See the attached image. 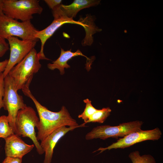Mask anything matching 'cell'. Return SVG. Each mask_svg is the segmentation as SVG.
<instances>
[{
  "mask_svg": "<svg viewBox=\"0 0 163 163\" xmlns=\"http://www.w3.org/2000/svg\"><path fill=\"white\" fill-rule=\"evenodd\" d=\"M22 90L24 94L33 102L38 114L39 121L36 127L38 130L37 138L38 141H41L54 131L61 127L75 126L79 125L76 121L71 117L65 106H62L58 112L52 111L38 101L32 94L29 86L25 87Z\"/></svg>",
  "mask_w": 163,
  "mask_h": 163,
  "instance_id": "1",
  "label": "cell"
},
{
  "mask_svg": "<svg viewBox=\"0 0 163 163\" xmlns=\"http://www.w3.org/2000/svg\"><path fill=\"white\" fill-rule=\"evenodd\" d=\"M40 59H42L41 57L34 48L10 71L8 74L13 80L18 90L29 86L34 75L41 67Z\"/></svg>",
  "mask_w": 163,
  "mask_h": 163,
  "instance_id": "2",
  "label": "cell"
},
{
  "mask_svg": "<svg viewBox=\"0 0 163 163\" xmlns=\"http://www.w3.org/2000/svg\"><path fill=\"white\" fill-rule=\"evenodd\" d=\"M38 117L34 109L27 106L18 112L15 121L17 134L19 136L27 137L31 139L36 148L37 153L40 155L44 152L37 140L35 132L39 122Z\"/></svg>",
  "mask_w": 163,
  "mask_h": 163,
  "instance_id": "3",
  "label": "cell"
},
{
  "mask_svg": "<svg viewBox=\"0 0 163 163\" xmlns=\"http://www.w3.org/2000/svg\"><path fill=\"white\" fill-rule=\"evenodd\" d=\"M37 31L30 21L19 22L4 14L0 15V36L5 39L14 37L37 42L39 40L35 37Z\"/></svg>",
  "mask_w": 163,
  "mask_h": 163,
  "instance_id": "4",
  "label": "cell"
},
{
  "mask_svg": "<svg viewBox=\"0 0 163 163\" xmlns=\"http://www.w3.org/2000/svg\"><path fill=\"white\" fill-rule=\"evenodd\" d=\"M38 0H3V12L7 16L22 21H30L43 8Z\"/></svg>",
  "mask_w": 163,
  "mask_h": 163,
  "instance_id": "5",
  "label": "cell"
},
{
  "mask_svg": "<svg viewBox=\"0 0 163 163\" xmlns=\"http://www.w3.org/2000/svg\"><path fill=\"white\" fill-rule=\"evenodd\" d=\"M4 83L3 108L8 112L9 125L16 134L15 121L18 113L27 106L24 103L22 96L18 94L14 81L8 74L4 78Z\"/></svg>",
  "mask_w": 163,
  "mask_h": 163,
  "instance_id": "6",
  "label": "cell"
},
{
  "mask_svg": "<svg viewBox=\"0 0 163 163\" xmlns=\"http://www.w3.org/2000/svg\"><path fill=\"white\" fill-rule=\"evenodd\" d=\"M143 123L142 121L136 120L123 123L117 126H98L87 133L85 138L87 140H90L98 138L105 140L109 138H122L131 133L141 130Z\"/></svg>",
  "mask_w": 163,
  "mask_h": 163,
  "instance_id": "7",
  "label": "cell"
},
{
  "mask_svg": "<svg viewBox=\"0 0 163 163\" xmlns=\"http://www.w3.org/2000/svg\"><path fill=\"white\" fill-rule=\"evenodd\" d=\"M161 135L162 133L158 127L150 130L141 129L131 133L119 139L116 142L107 147H100L93 152L100 151L99 153L100 154L107 150L129 147L137 143L145 140H158L161 138Z\"/></svg>",
  "mask_w": 163,
  "mask_h": 163,
  "instance_id": "8",
  "label": "cell"
},
{
  "mask_svg": "<svg viewBox=\"0 0 163 163\" xmlns=\"http://www.w3.org/2000/svg\"><path fill=\"white\" fill-rule=\"evenodd\" d=\"M7 39L9 45L10 54L8 63L3 72L4 78L15 66L34 48L37 42L31 40H21L14 37H9Z\"/></svg>",
  "mask_w": 163,
  "mask_h": 163,
  "instance_id": "9",
  "label": "cell"
},
{
  "mask_svg": "<svg viewBox=\"0 0 163 163\" xmlns=\"http://www.w3.org/2000/svg\"><path fill=\"white\" fill-rule=\"evenodd\" d=\"M83 123L75 126H63L54 131L41 141L40 145L45 153L43 163H51L54 149L58 141L67 133L75 129L86 127Z\"/></svg>",
  "mask_w": 163,
  "mask_h": 163,
  "instance_id": "10",
  "label": "cell"
},
{
  "mask_svg": "<svg viewBox=\"0 0 163 163\" xmlns=\"http://www.w3.org/2000/svg\"><path fill=\"white\" fill-rule=\"evenodd\" d=\"M101 0H75L68 5L61 4L52 11L53 17H59L73 19L81 10L98 5Z\"/></svg>",
  "mask_w": 163,
  "mask_h": 163,
  "instance_id": "11",
  "label": "cell"
},
{
  "mask_svg": "<svg viewBox=\"0 0 163 163\" xmlns=\"http://www.w3.org/2000/svg\"><path fill=\"white\" fill-rule=\"evenodd\" d=\"M52 23L44 29L37 31L35 37L41 42V48L38 53L43 59L50 60L46 58L43 52L44 44L47 40L50 38L55 32L61 26L65 24L71 23L80 25L84 28V24L79 21H74L73 19L59 17H54Z\"/></svg>",
  "mask_w": 163,
  "mask_h": 163,
  "instance_id": "12",
  "label": "cell"
},
{
  "mask_svg": "<svg viewBox=\"0 0 163 163\" xmlns=\"http://www.w3.org/2000/svg\"><path fill=\"white\" fill-rule=\"evenodd\" d=\"M5 155L14 158H22L25 155L30 152L34 147V145H28L25 143L16 134L5 139Z\"/></svg>",
  "mask_w": 163,
  "mask_h": 163,
  "instance_id": "13",
  "label": "cell"
},
{
  "mask_svg": "<svg viewBox=\"0 0 163 163\" xmlns=\"http://www.w3.org/2000/svg\"><path fill=\"white\" fill-rule=\"evenodd\" d=\"M78 56H85L87 59H89V58L83 54L79 50L73 52L71 51V49L65 51L63 49L61 48V53L59 57L56 60L53 62L52 63H48L47 64V67L51 70L58 69L60 71V74L62 75L65 72V68L67 69L70 67V66L67 63L68 61L72 57Z\"/></svg>",
  "mask_w": 163,
  "mask_h": 163,
  "instance_id": "14",
  "label": "cell"
},
{
  "mask_svg": "<svg viewBox=\"0 0 163 163\" xmlns=\"http://www.w3.org/2000/svg\"><path fill=\"white\" fill-rule=\"evenodd\" d=\"M94 20V16L88 14L86 17L81 18L78 20L84 24V28L86 31L85 37L82 42L83 46L91 45L93 42L92 35L101 30L95 25Z\"/></svg>",
  "mask_w": 163,
  "mask_h": 163,
  "instance_id": "15",
  "label": "cell"
},
{
  "mask_svg": "<svg viewBox=\"0 0 163 163\" xmlns=\"http://www.w3.org/2000/svg\"><path fill=\"white\" fill-rule=\"evenodd\" d=\"M111 110L109 107L103 108L97 110L89 118L85 124L90 122L103 123L109 116Z\"/></svg>",
  "mask_w": 163,
  "mask_h": 163,
  "instance_id": "16",
  "label": "cell"
},
{
  "mask_svg": "<svg viewBox=\"0 0 163 163\" xmlns=\"http://www.w3.org/2000/svg\"><path fill=\"white\" fill-rule=\"evenodd\" d=\"M14 134L9 125L7 116H0V138L5 139Z\"/></svg>",
  "mask_w": 163,
  "mask_h": 163,
  "instance_id": "17",
  "label": "cell"
},
{
  "mask_svg": "<svg viewBox=\"0 0 163 163\" xmlns=\"http://www.w3.org/2000/svg\"><path fill=\"white\" fill-rule=\"evenodd\" d=\"M129 157L132 163H156L154 158L149 154L141 155L137 151L131 152Z\"/></svg>",
  "mask_w": 163,
  "mask_h": 163,
  "instance_id": "18",
  "label": "cell"
},
{
  "mask_svg": "<svg viewBox=\"0 0 163 163\" xmlns=\"http://www.w3.org/2000/svg\"><path fill=\"white\" fill-rule=\"evenodd\" d=\"M85 103V107L83 112L78 116V118H81L83 120L84 123L85 124L86 122L88 120L89 117L97 109L94 107L91 104V101L88 99L83 100Z\"/></svg>",
  "mask_w": 163,
  "mask_h": 163,
  "instance_id": "19",
  "label": "cell"
},
{
  "mask_svg": "<svg viewBox=\"0 0 163 163\" xmlns=\"http://www.w3.org/2000/svg\"><path fill=\"white\" fill-rule=\"evenodd\" d=\"M4 79L3 73H0V110L4 106L3 98L4 94Z\"/></svg>",
  "mask_w": 163,
  "mask_h": 163,
  "instance_id": "20",
  "label": "cell"
},
{
  "mask_svg": "<svg viewBox=\"0 0 163 163\" xmlns=\"http://www.w3.org/2000/svg\"><path fill=\"white\" fill-rule=\"evenodd\" d=\"M9 49L8 43L6 42L5 39L0 36V57L3 56Z\"/></svg>",
  "mask_w": 163,
  "mask_h": 163,
  "instance_id": "21",
  "label": "cell"
},
{
  "mask_svg": "<svg viewBox=\"0 0 163 163\" xmlns=\"http://www.w3.org/2000/svg\"><path fill=\"white\" fill-rule=\"evenodd\" d=\"M44 1L52 10L61 4L62 2L61 0H45Z\"/></svg>",
  "mask_w": 163,
  "mask_h": 163,
  "instance_id": "22",
  "label": "cell"
},
{
  "mask_svg": "<svg viewBox=\"0 0 163 163\" xmlns=\"http://www.w3.org/2000/svg\"><path fill=\"white\" fill-rule=\"evenodd\" d=\"M22 159L6 157L2 163H22Z\"/></svg>",
  "mask_w": 163,
  "mask_h": 163,
  "instance_id": "23",
  "label": "cell"
},
{
  "mask_svg": "<svg viewBox=\"0 0 163 163\" xmlns=\"http://www.w3.org/2000/svg\"><path fill=\"white\" fill-rule=\"evenodd\" d=\"M8 62V59H7L0 62V73H3L4 71Z\"/></svg>",
  "mask_w": 163,
  "mask_h": 163,
  "instance_id": "24",
  "label": "cell"
},
{
  "mask_svg": "<svg viewBox=\"0 0 163 163\" xmlns=\"http://www.w3.org/2000/svg\"><path fill=\"white\" fill-rule=\"evenodd\" d=\"M3 0H0V15L4 14L3 12Z\"/></svg>",
  "mask_w": 163,
  "mask_h": 163,
  "instance_id": "25",
  "label": "cell"
}]
</instances>
